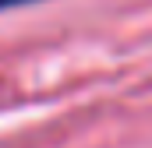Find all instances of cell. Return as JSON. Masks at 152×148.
Masks as SVG:
<instances>
[{
  "instance_id": "1",
  "label": "cell",
  "mask_w": 152,
  "mask_h": 148,
  "mask_svg": "<svg viewBox=\"0 0 152 148\" xmlns=\"http://www.w3.org/2000/svg\"><path fill=\"white\" fill-rule=\"evenodd\" d=\"M11 4H25V0H0V7H11Z\"/></svg>"
}]
</instances>
